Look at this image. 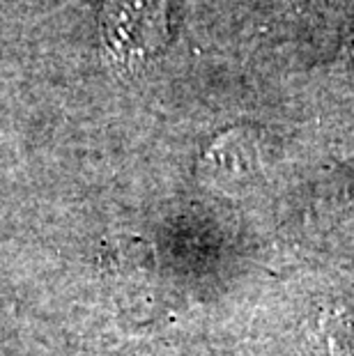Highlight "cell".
<instances>
[{"label":"cell","mask_w":354,"mask_h":356,"mask_svg":"<svg viewBox=\"0 0 354 356\" xmlns=\"http://www.w3.org/2000/svg\"><path fill=\"white\" fill-rule=\"evenodd\" d=\"M102 33L122 63L152 58L170 37L168 0H104Z\"/></svg>","instance_id":"obj_1"},{"label":"cell","mask_w":354,"mask_h":356,"mask_svg":"<svg viewBox=\"0 0 354 356\" xmlns=\"http://www.w3.org/2000/svg\"><path fill=\"white\" fill-rule=\"evenodd\" d=\"M345 53H348V58L354 63V21H352L350 33H348V40H345Z\"/></svg>","instance_id":"obj_2"}]
</instances>
